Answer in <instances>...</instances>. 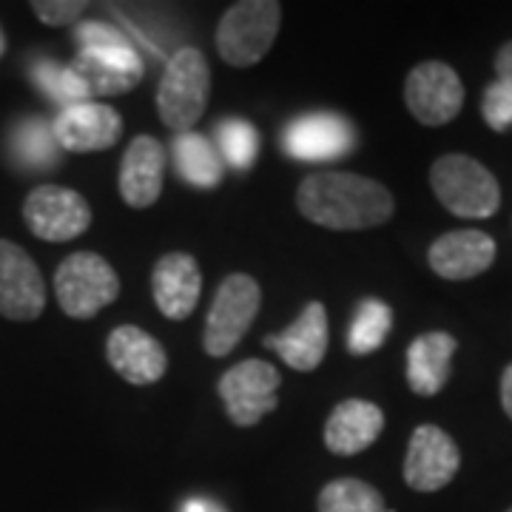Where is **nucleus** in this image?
<instances>
[{
    "label": "nucleus",
    "instance_id": "1",
    "mask_svg": "<svg viewBox=\"0 0 512 512\" xmlns=\"http://www.w3.org/2000/svg\"><path fill=\"white\" fill-rule=\"evenodd\" d=\"M299 214L328 231H365L393 217L396 200L382 183L353 171H316L296 191Z\"/></svg>",
    "mask_w": 512,
    "mask_h": 512
},
{
    "label": "nucleus",
    "instance_id": "2",
    "mask_svg": "<svg viewBox=\"0 0 512 512\" xmlns=\"http://www.w3.org/2000/svg\"><path fill=\"white\" fill-rule=\"evenodd\" d=\"M211 94V66L200 49L185 46L168 57L163 80L157 86V111L171 131H194L208 106Z\"/></svg>",
    "mask_w": 512,
    "mask_h": 512
},
{
    "label": "nucleus",
    "instance_id": "3",
    "mask_svg": "<svg viewBox=\"0 0 512 512\" xmlns=\"http://www.w3.org/2000/svg\"><path fill=\"white\" fill-rule=\"evenodd\" d=\"M430 185L441 205L464 220H487L501 208V188L493 171L467 154L439 157L430 168Z\"/></svg>",
    "mask_w": 512,
    "mask_h": 512
},
{
    "label": "nucleus",
    "instance_id": "4",
    "mask_svg": "<svg viewBox=\"0 0 512 512\" xmlns=\"http://www.w3.org/2000/svg\"><path fill=\"white\" fill-rule=\"evenodd\" d=\"M282 23V3L242 0L234 3L217 26V52L234 69L256 66L271 52Z\"/></svg>",
    "mask_w": 512,
    "mask_h": 512
},
{
    "label": "nucleus",
    "instance_id": "5",
    "mask_svg": "<svg viewBox=\"0 0 512 512\" xmlns=\"http://www.w3.org/2000/svg\"><path fill=\"white\" fill-rule=\"evenodd\" d=\"M262 308V288L254 276L231 274L220 282L214 293L211 311L205 319L202 348L211 359H222L237 348L251 330Z\"/></svg>",
    "mask_w": 512,
    "mask_h": 512
},
{
    "label": "nucleus",
    "instance_id": "6",
    "mask_svg": "<svg viewBox=\"0 0 512 512\" xmlns=\"http://www.w3.org/2000/svg\"><path fill=\"white\" fill-rule=\"evenodd\" d=\"M57 305L72 319H92L120 296V276L100 254L66 256L55 274Z\"/></svg>",
    "mask_w": 512,
    "mask_h": 512
},
{
    "label": "nucleus",
    "instance_id": "7",
    "mask_svg": "<svg viewBox=\"0 0 512 512\" xmlns=\"http://www.w3.org/2000/svg\"><path fill=\"white\" fill-rule=\"evenodd\" d=\"M279 384H282L279 370L262 359H245L231 370H225L220 379V399L228 419L237 427H254L256 421H262L276 410Z\"/></svg>",
    "mask_w": 512,
    "mask_h": 512
},
{
    "label": "nucleus",
    "instance_id": "8",
    "mask_svg": "<svg viewBox=\"0 0 512 512\" xmlns=\"http://www.w3.org/2000/svg\"><path fill=\"white\" fill-rule=\"evenodd\" d=\"M26 228L43 242H69L89 231L92 208L83 194L63 185H37L23 202Z\"/></svg>",
    "mask_w": 512,
    "mask_h": 512
},
{
    "label": "nucleus",
    "instance_id": "9",
    "mask_svg": "<svg viewBox=\"0 0 512 512\" xmlns=\"http://www.w3.org/2000/svg\"><path fill=\"white\" fill-rule=\"evenodd\" d=\"M404 103L421 126H447L464 106L461 77L441 60H424L404 80Z\"/></svg>",
    "mask_w": 512,
    "mask_h": 512
},
{
    "label": "nucleus",
    "instance_id": "10",
    "mask_svg": "<svg viewBox=\"0 0 512 512\" xmlns=\"http://www.w3.org/2000/svg\"><path fill=\"white\" fill-rule=\"evenodd\" d=\"M46 311V282L40 268L18 242L0 239V316L35 322Z\"/></svg>",
    "mask_w": 512,
    "mask_h": 512
},
{
    "label": "nucleus",
    "instance_id": "11",
    "mask_svg": "<svg viewBox=\"0 0 512 512\" xmlns=\"http://www.w3.org/2000/svg\"><path fill=\"white\" fill-rule=\"evenodd\" d=\"M461 467V453L436 424H421L413 430L407 456H404V481L416 493H439Z\"/></svg>",
    "mask_w": 512,
    "mask_h": 512
},
{
    "label": "nucleus",
    "instance_id": "12",
    "mask_svg": "<svg viewBox=\"0 0 512 512\" xmlns=\"http://www.w3.org/2000/svg\"><path fill=\"white\" fill-rule=\"evenodd\" d=\"M60 151L72 154H94L117 146L123 137V117L109 103H77L69 109H60L52 123Z\"/></svg>",
    "mask_w": 512,
    "mask_h": 512
},
{
    "label": "nucleus",
    "instance_id": "13",
    "mask_svg": "<svg viewBox=\"0 0 512 512\" xmlns=\"http://www.w3.org/2000/svg\"><path fill=\"white\" fill-rule=\"evenodd\" d=\"M77 77L86 83L89 94L114 97L140 86L146 66L134 46H106V49H83L72 63Z\"/></svg>",
    "mask_w": 512,
    "mask_h": 512
},
{
    "label": "nucleus",
    "instance_id": "14",
    "mask_svg": "<svg viewBox=\"0 0 512 512\" xmlns=\"http://www.w3.org/2000/svg\"><path fill=\"white\" fill-rule=\"evenodd\" d=\"M106 359L120 379L137 387L160 382L168 370L163 345L137 325H120L111 330L109 342H106Z\"/></svg>",
    "mask_w": 512,
    "mask_h": 512
},
{
    "label": "nucleus",
    "instance_id": "15",
    "mask_svg": "<svg viewBox=\"0 0 512 512\" xmlns=\"http://www.w3.org/2000/svg\"><path fill=\"white\" fill-rule=\"evenodd\" d=\"M353 143H356V134L348 120H342L339 114H325V111L293 120L282 134L285 151L293 160H305V163L345 157Z\"/></svg>",
    "mask_w": 512,
    "mask_h": 512
},
{
    "label": "nucleus",
    "instance_id": "16",
    "mask_svg": "<svg viewBox=\"0 0 512 512\" xmlns=\"http://www.w3.org/2000/svg\"><path fill=\"white\" fill-rule=\"evenodd\" d=\"M168 151L151 134H137L120 163V197L131 208H151L160 200Z\"/></svg>",
    "mask_w": 512,
    "mask_h": 512
},
{
    "label": "nucleus",
    "instance_id": "17",
    "mask_svg": "<svg viewBox=\"0 0 512 512\" xmlns=\"http://www.w3.org/2000/svg\"><path fill=\"white\" fill-rule=\"evenodd\" d=\"M151 293L165 319L171 322L188 319L197 311L202 293V274L197 259L183 251L160 256L151 274Z\"/></svg>",
    "mask_w": 512,
    "mask_h": 512
},
{
    "label": "nucleus",
    "instance_id": "18",
    "mask_svg": "<svg viewBox=\"0 0 512 512\" xmlns=\"http://www.w3.org/2000/svg\"><path fill=\"white\" fill-rule=\"evenodd\" d=\"M328 311L322 302H308L305 311L296 316L291 328L282 333H274L265 339V345L276 350L285 365L299 373H311L322 365L325 353H328Z\"/></svg>",
    "mask_w": 512,
    "mask_h": 512
},
{
    "label": "nucleus",
    "instance_id": "19",
    "mask_svg": "<svg viewBox=\"0 0 512 512\" xmlns=\"http://www.w3.org/2000/svg\"><path fill=\"white\" fill-rule=\"evenodd\" d=\"M427 262L441 279H473L495 262V239L484 231H450L430 245Z\"/></svg>",
    "mask_w": 512,
    "mask_h": 512
},
{
    "label": "nucleus",
    "instance_id": "20",
    "mask_svg": "<svg viewBox=\"0 0 512 512\" xmlns=\"http://www.w3.org/2000/svg\"><path fill=\"white\" fill-rule=\"evenodd\" d=\"M384 413L379 404L345 399L333 407L325 421V447L333 456H359L382 436Z\"/></svg>",
    "mask_w": 512,
    "mask_h": 512
},
{
    "label": "nucleus",
    "instance_id": "21",
    "mask_svg": "<svg viewBox=\"0 0 512 512\" xmlns=\"http://www.w3.org/2000/svg\"><path fill=\"white\" fill-rule=\"evenodd\" d=\"M456 348L458 342L444 330H433L413 339V345L407 348V384L416 396L441 393V387L450 379Z\"/></svg>",
    "mask_w": 512,
    "mask_h": 512
},
{
    "label": "nucleus",
    "instance_id": "22",
    "mask_svg": "<svg viewBox=\"0 0 512 512\" xmlns=\"http://www.w3.org/2000/svg\"><path fill=\"white\" fill-rule=\"evenodd\" d=\"M9 157L15 160L23 171H35L46 174L60 165V146L55 140L52 123L40 120V117H26L20 120L12 137H9Z\"/></svg>",
    "mask_w": 512,
    "mask_h": 512
},
{
    "label": "nucleus",
    "instance_id": "23",
    "mask_svg": "<svg viewBox=\"0 0 512 512\" xmlns=\"http://www.w3.org/2000/svg\"><path fill=\"white\" fill-rule=\"evenodd\" d=\"M171 157L185 183L211 191L222 183V163L217 148L197 131H185L171 140Z\"/></svg>",
    "mask_w": 512,
    "mask_h": 512
},
{
    "label": "nucleus",
    "instance_id": "24",
    "mask_svg": "<svg viewBox=\"0 0 512 512\" xmlns=\"http://www.w3.org/2000/svg\"><path fill=\"white\" fill-rule=\"evenodd\" d=\"M393 328V313L379 299H362L353 313L348 333V348L356 356H367L382 348L387 333Z\"/></svg>",
    "mask_w": 512,
    "mask_h": 512
},
{
    "label": "nucleus",
    "instance_id": "25",
    "mask_svg": "<svg viewBox=\"0 0 512 512\" xmlns=\"http://www.w3.org/2000/svg\"><path fill=\"white\" fill-rule=\"evenodd\" d=\"M316 507L319 512H387L382 493L359 478H336L325 484Z\"/></svg>",
    "mask_w": 512,
    "mask_h": 512
},
{
    "label": "nucleus",
    "instance_id": "26",
    "mask_svg": "<svg viewBox=\"0 0 512 512\" xmlns=\"http://www.w3.org/2000/svg\"><path fill=\"white\" fill-rule=\"evenodd\" d=\"M32 80L40 92L49 100L60 103L63 109L77 106V103H89V97H92L86 83L77 77L72 66H60L55 60H37L32 66Z\"/></svg>",
    "mask_w": 512,
    "mask_h": 512
},
{
    "label": "nucleus",
    "instance_id": "27",
    "mask_svg": "<svg viewBox=\"0 0 512 512\" xmlns=\"http://www.w3.org/2000/svg\"><path fill=\"white\" fill-rule=\"evenodd\" d=\"M217 134V151L228 163L248 171L259 157V131H256L248 120H222L220 126L214 128Z\"/></svg>",
    "mask_w": 512,
    "mask_h": 512
},
{
    "label": "nucleus",
    "instance_id": "28",
    "mask_svg": "<svg viewBox=\"0 0 512 512\" xmlns=\"http://www.w3.org/2000/svg\"><path fill=\"white\" fill-rule=\"evenodd\" d=\"M481 114L493 131H507L512 126V89L507 83L495 80L487 86L481 97Z\"/></svg>",
    "mask_w": 512,
    "mask_h": 512
},
{
    "label": "nucleus",
    "instance_id": "29",
    "mask_svg": "<svg viewBox=\"0 0 512 512\" xmlns=\"http://www.w3.org/2000/svg\"><path fill=\"white\" fill-rule=\"evenodd\" d=\"M89 9L83 0H35L32 12L43 20L46 26H69Z\"/></svg>",
    "mask_w": 512,
    "mask_h": 512
},
{
    "label": "nucleus",
    "instance_id": "30",
    "mask_svg": "<svg viewBox=\"0 0 512 512\" xmlns=\"http://www.w3.org/2000/svg\"><path fill=\"white\" fill-rule=\"evenodd\" d=\"M495 74L501 83H507L512 89V40L501 46V52L495 55Z\"/></svg>",
    "mask_w": 512,
    "mask_h": 512
},
{
    "label": "nucleus",
    "instance_id": "31",
    "mask_svg": "<svg viewBox=\"0 0 512 512\" xmlns=\"http://www.w3.org/2000/svg\"><path fill=\"white\" fill-rule=\"evenodd\" d=\"M501 404H504V413L512 419V365L501 376Z\"/></svg>",
    "mask_w": 512,
    "mask_h": 512
},
{
    "label": "nucleus",
    "instance_id": "32",
    "mask_svg": "<svg viewBox=\"0 0 512 512\" xmlns=\"http://www.w3.org/2000/svg\"><path fill=\"white\" fill-rule=\"evenodd\" d=\"M183 512H225L217 504V501H211V498H191V501H185Z\"/></svg>",
    "mask_w": 512,
    "mask_h": 512
},
{
    "label": "nucleus",
    "instance_id": "33",
    "mask_svg": "<svg viewBox=\"0 0 512 512\" xmlns=\"http://www.w3.org/2000/svg\"><path fill=\"white\" fill-rule=\"evenodd\" d=\"M6 52V40H3V32H0V55Z\"/></svg>",
    "mask_w": 512,
    "mask_h": 512
},
{
    "label": "nucleus",
    "instance_id": "34",
    "mask_svg": "<svg viewBox=\"0 0 512 512\" xmlns=\"http://www.w3.org/2000/svg\"><path fill=\"white\" fill-rule=\"evenodd\" d=\"M507 512H512V507H510V510H507Z\"/></svg>",
    "mask_w": 512,
    "mask_h": 512
}]
</instances>
